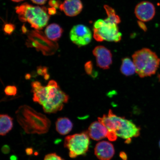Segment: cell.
Masks as SVG:
<instances>
[{
	"mask_svg": "<svg viewBox=\"0 0 160 160\" xmlns=\"http://www.w3.org/2000/svg\"><path fill=\"white\" fill-rule=\"evenodd\" d=\"M98 121L107 128L109 132L108 138L110 141H115L118 137L126 140L128 143L132 138L140 135L139 128L129 120L115 114L111 109L107 115L98 118Z\"/></svg>",
	"mask_w": 160,
	"mask_h": 160,
	"instance_id": "obj_1",
	"label": "cell"
},
{
	"mask_svg": "<svg viewBox=\"0 0 160 160\" xmlns=\"http://www.w3.org/2000/svg\"><path fill=\"white\" fill-rule=\"evenodd\" d=\"M15 115L18 123L27 134H43L48 132L51 127V122L45 115L29 106H21Z\"/></svg>",
	"mask_w": 160,
	"mask_h": 160,
	"instance_id": "obj_2",
	"label": "cell"
},
{
	"mask_svg": "<svg viewBox=\"0 0 160 160\" xmlns=\"http://www.w3.org/2000/svg\"><path fill=\"white\" fill-rule=\"evenodd\" d=\"M132 58L136 73L141 78L154 75L159 67L160 59L155 52L147 48L135 52Z\"/></svg>",
	"mask_w": 160,
	"mask_h": 160,
	"instance_id": "obj_3",
	"label": "cell"
},
{
	"mask_svg": "<svg viewBox=\"0 0 160 160\" xmlns=\"http://www.w3.org/2000/svg\"><path fill=\"white\" fill-rule=\"evenodd\" d=\"M16 12L21 22H28L31 27L41 30L47 25L49 16L45 8L34 6L25 3L16 8Z\"/></svg>",
	"mask_w": 160,
	"mask_h": 160,
	"instance_id": "obj_4",
	"label": "cell"
},
{
	"mask_svg": "<svg viewBox=\"0 0 160 160\" xmlns=\"http://www.w3.org/2000/svg\"><path fill=\"white\" fill-rule=\"evenodd\" d=\"M93 38L98 42L104 41L118 42L122 39V33L118 24L107 19H99L93 25Z\"/></svg>",
	"mask_w": 160,
	"mask_h": 160,
	"instance_id": "obj_5",
	"label": "cell"
},
{
	"mask_svg": "<svg viewBox=\"0 0 160 160\" xmlns=\"http://www.w3.org/2000/svg\"><path fill=\"white\" fill-rule=\"evenodd\" d=\"M89 144V137L87 132L68 136L64 142V146L68 150L69 156L72 158L85 154Z\"/></svg>",
	"mask_w": 160,
	"mask_h": 160,
	"instance_id": "obj_6",
	"label": "cell"
},
{
	"mask_svg": "<svg viewBox=\"0 0 160 160\" xmlns=\"http://www.w3.org/2000/svg\"><path fill=\"white\" fill-rule=\"evenodd\" d=\"M69 36L71 41L79 47L88 44L92 39L91 30L87 26L82 24L73 26Z\"/></svg>",
	"mask_w": 160,
	"mask_h": 160,
	"instance_id": "obj_7",
	"label": "cell"
},
{
	"mask_svg": "<svg viewBox=\"0 0 160 160\" xmlns=\"http://www.w3.org/2000/svg\"><path fill=\"white\" fill-rule=\"evenodd\" d=\"M69 99V96L60 89L53 99L46 102L42 105L43 111L47 113H57L63 109L64 104L68 102Z\"/></svg>",
	"mask_w": 160,
	"mask_h": 160,
	"instance_id": "obj_8",
	"label": "cell"
},
{
	"mask_svg": "<svg viewBox=\"0 0 160 160\" xmlns=\"http://www.w3.org/2000/svg\"><path fill=\"white\" fill-rule=\"evenodd\" d=\"M93 54L98 67L103 69L109 68L112 63V55L110 50L103 46H97L93 50Z\"/></svg>",
	"mask_w": 160,
	"mask_h": 160,
	"instance_id": "obj_9",
	"label": "cell"
},
{
	"mask_svg": "<svg viewBox=\"0 0 160 160\" xmlns=\"http://www.w3.org/2000/svg\"><path fill=\"white\" fill-rule=\"evenodd\" d=\"M156 13L154 5L148 1H142L136 6L135 13L140 21L147 22L153 18Z\"/></svg>",
	"mask_w": 160,
	"mask_h": 160,
	"instance_id": "obj_10",
	"label": "cell"
},
{
	"mask_svg": "<svg viewBox=\"0 0 160 160\" xmlns=\"http://www.w3.org/2000/svg\"><path fill=\"white\" fill-rule=\"evenodd\" d=\"M95 153L100 160H110L114 155V148L113 145L108 142H100L95 146Z\"/></svg>",
	"mask_w": 160,
	"mask_h": 160,
	"instance_id": "obj_11",
	"label": "cell"
},
{
	"mask_svg": "<svg viewBox=\"0 0 160 160\" xmlns=\"http://www.w3.org/2000/svg\"><path fill=\"white\" fill-rule=\"evenodd\" d=\"M83 5L81 0H65L60 5L59 8L66 15L75 17L81 12Z\"/></svg>",
	"mask_w": 160,
	"mask_h": 160,
	"instance_id": "obj_12",
	"label": "cell"
},
{
	"mask_svg": "<svg viewBox=\"0 0 160 160\" xmlns=\"http://www.w3.org/2000/svg\"><path fill=\"white\" fill-rule=\"evenodd\" d=\"M87 133L89 137L95 141H99L108 137L107 128L99 121L93 122L90 125Z\"/></svg>",
	"mask_w": 160,
	"mask_h": 160,
	"instance_id": "obj_13",
	"label": "cell"
},
{
	"mask_svg": "<svg viewBox=\"0 0 160 160\" xmlns=\"http://www.w3.org/2000/svg\"><path fill=\"white\" fill-rule=\"evenodd\" d=\"M31 87L33 93V101L42 105L47 99V87L42 85L39 82L34 81L32 83Z\"/></svg>",
	"mask_w": 160,
	"mask_h": 160,
	"instance_id": "obj_14",
	"label": "cell"
},
{
	"mask_svg": "<svg viewBox=\"0 0 160 160\" xmlns=\"http://www.w3.org/2000/svg\"><path fill=\"white\" fill-rule=\"evenodd\" d=\"M56 129L60 135L68 134L73 128L72 122L68 118L61 117L58 119L56 122Z\"/></svg>",
	"mask_w": 160,
	"mask_h": 160,
	"instance_id": "obj_15",
	"label": "cell"
},
{
	"mask_svg": "<svg viewBox=\"0 0 160 160\" xmlns=\"http://www.w3.org/2000/svg\"><path fill=\"white\" fill-rule=\"evenodd\" d=\"M63 32L62 28L56 23H52L48 26L45 32L48 38L53 41L59 40L61 37Z\"/></svg>",
	"mask_w": 160,
	"mask_h": 160,
	"instance_id": "obj_16",
	"label": "cell"
},
{
	"mask_svg": "<svg viewBox=\"0 0 160 160\" xmlns=\"http://www.w3.org/2000/svg\"><path fill=\"white\" fill-rule=\"evenodd\" d=\"M13 119L7 114L0 115V135L5 136L11 131L13 127Z\"/></svg>",
	"mask_w": 160,
	"mask_h": 160,
	"instance_id": "obj_17",
	"label": "cell"
},
{
	"mask_svg": "<svg viewBox=\"0 0 160 160\" xmlns=\"http://www.w3.org/2000/svg\"><path fill=\"white\" fill-rule=\"evenodd\" d=\"M120 70L122 73L126 76L132 75L136 73L135 64L129 58H125L122 60Z\"/></svg>",
	"mask_w": 160,
	"mask_h": 160,
	"instance_id": "obj_18",
	"label": "cell"
},
{
	"mask_svg": "<svg viewBox=\"0 0 160 160\" xmlns=\"http://www.w3.org/2000/svg\"><path fill=\"white\" fill-rule=\"evenodd\" d=\"M104 8L107 15V17L106 19L118 25L121 22V20L120 18L116 14L115 10L113 8L108 5L104 6Z\"/></svg>",
	"mask_w": 160,
	"mask_h": 160,
	"instance_id": "obj_19",
	"label": "cell"
},
{
	"mask_svg": "<svg viewBox=\"0 0 160 160\" xmlns=\"http://www.w3.org/2000/svg\"><path fill=\"white\" fill-rule=\"evenodd\" d=\"M4 92L7 96H14L17 94V88L15 86H8L5 88Z\"/></svg>",
	"mask_w": 160,
	"mask_h": 160,
	"instance_id": "obj_20",
	"label": "cell"
},
{
	"mask_svg": "<svg viewBox=\"0 0 160 160\" xmlns=\"http://www.w3.org/2000/svg\"><path fill=\"white\" fill-rule=\"evenodd\" d=\"M37 72L39 75L43 76L46 80H47L49 78L50 75L48 73V69L47 68L40 66V67H38Z\"/></svg>",
	"mask_w": 160,
	"mask_h": 160,
	"instance_id": "obj_21",
	"label": "cell"
},
{
	"mask_svg": "<svg viewBox=\"0 0 160 160\" xmlns=\"http://www.w3.org/2000/svg\"><path fill=\"white\" fill-rule=\"evenodd\" d=\"M43 160H65L55 153L48 154L45 156Z\"/></svg>",
	"mask_w": 160,
	"mask_h": 160,
	"instance_id": "obj_22",
	"label": "cell"
},
{
	"mask_svg": "<svg viewBox=\"0 0 160 160\" xmlns=\"http://www.w3.org/2000/svg\"><path fill=\"white\" fill-rule=\"evenodd\" d=\"M85 69L86 73L88 74L92 75L93 69L92 63L91 61H88L86 62L85 65Z\"/></svg>",
	"mask_w": 160,
	"mask_h": 160,
	"instance_id": "obj_23",
	"label": "cell"
},
{
	"mask_svg": "<svg viewBox=\"0 0 160 160\" xmlns=\"http://www.w3.org/2000/svg\"><path fill=\"white\" fill-rule=\"evenodd\" d=\"M15 29L14 26L11 24H6L4 28V31L5 33L11 34Z\"/></svg>",
	"mask_w": 160,
	"mask_h": 160,
	"instance_id": "obj_24",
	"label": "cell"
},
{
	"mask_svg": "<svg viewBox=\"0 0 160 160\" xmlns=\"http://www.w3.org/2000/svg\"><path fill=\"white\" fill-rule=\"evenodd\" d=\"M61 4V1H57V0H50L49 2V5L51 7L54 8H59Z\"/></svg>",
	"mask_w": 160,
	"mask_h": 160,
	"instance_id": "obj_25",
	"label": "cell"
},
{
	"mask_svg": "<svg viewBox=\"0 0 160 160\" xmlns=\"http://www.w3.org/2000/svg\"><path fill=\"white\" fill-rule=\"evenodd\" d=\"M2 151L4 154H7L9 153L10 151V148L8 145H5L2 148Z\"/></svg>",
	"mask_w": 160,
	"mask_h": 160,
	"instance_id": "obj_26",
	"label": "cell"
},
{
	"mask_svg": "<svg viewBox=\"0 0 160 160\" xmlns=\"http://www.w3.org/2000/svg\"><path fill=\"white\" fill-rule=\"evenodd\" d=\"M33 3L38 5H43L45 4L47 0H31Z\"/></svg>",
	"mask_w": 160,
	"mask_h": 160,
	"instance_id": "obj_27",
	"label": "cell"
},
{
	"mask_svg": "<svg viewBox=\"0 0 160 160\" xmlns=\"http://www.w3.org/2000/svg\"><path fill=\"white\" fill-rule=\"evenodd\" d=\"M143 22L139 21L138 22V23L139 27L141 28L144 31H146L147 30V27Z\"/></svg>",
	"mask_w": 160,
	"mask_h": 160,
	"instance_id": "obj_28",
	"label": "cell"
},
{
	"mask_svg": "<svg viewBox=\"0 0 160 160\" xmlns=\"http://www.w3.org/2000/svg\"><path fill=\"white\" fill-rule=\"evenodd\" d=\"M25 152L27 155H31L33 154V149L32 148H27L25 150Z\"/></svg>",
	"mask_w": 160,
	"mask_h": 160,
	"instance_id": "obj_29",
	"label": "cell"
},
{
	"mask_svg": "<svg viewBox=\"0 0 160 160\" xmlns=\"http://www.w3.org/2000/svg\"><path fill=\"white\" fill-rule=\"evenodd\" d=\"M56 13V9L54 8H49L48 9V13L50 15H54Z\"/></svg>",
	"mask_w": 160,
	"mask_h": 160,
	"instance_id": "obj_30",
	"label": "cell"
},
{
	"mask_svg": "<svg viewBox=\"0 0 160 160\" xmlns=\"http://www.w3.org/2000/svg\"><path fill=\"white\" fill-rule=\"evenodd\" d=\"M121 157L124 160H126L127 159V156H126V155L124 153L122 152L121 154Z\"/></svg>",
	"mask_w": 160,
	"mask_h": 160,
	"instance_id": "obj_31",
	"label": "cell"
},
{
	"mask_svg": "<svg viewBox=\"0 0 160 160\" xmlns=\"http://www.w3.org/2000/svg\"><path fill=\"white\" fill-rule=\"evenodd\" d=\"M10 159L11 160H17V158L15 155H12L11 156V158H10Z\"/></svg>",
	"mask_w": 160,
	"mask_h": 160,
	"instance_id": "obj_32",
	"label": "cell"
},
{
	"mask_svg": "<svg viewBox=\"0 0 160 160\" xmlns=\"http://www.w3.org/2000/svg\"><path fill=\"white\" fill-rule=\"evenodd\" d=\"M26 79H28L30 78V75L29 74H27L25 76Z\"/></svg>",
	"mask_w": 160,
	"mask_h": 160,
	"instance_id": "obj_33",
	"label": "cell"
},
{
	"mask_svg": "<svg viewBox=\"0 0 160 160\" xmlns=\"http://www.w3.org/2000/svg\"><path fill=\"white\" fill-rule=\"evenodd\" d=\"M11 1L15 2H20L24 1V0H11Z\"/></svg>",
	"mask_w": 160,
	"mask_h": 160,
	"instance_id": "obj_34",
	"label": "cell"
},
{
	"mask_svg": "<svg viewBox=\"0 0 160 160\" xmlns=\"http://www.w3.org/2000/svg\"><path fill=\"white\" fill-rule=\"evenodd\" d=\"M159 147L160 148V141L159 142Z\"/></svg>",
	"mask_w": 160,
	"mask_h": 160,
	"instance_id": "obj_35",
	"label": "cell"
}]
</instances>
